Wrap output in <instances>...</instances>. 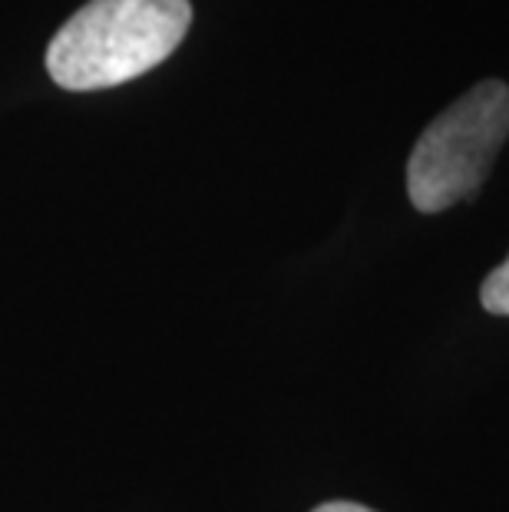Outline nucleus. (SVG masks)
Returning a JSON list of instances; mask_svg holds the SVG:
<instances>
[{
  "mask_svg": "<svg viewBox=\"0 0 509 512\" xmlns=\"http://www.w3.org/2000/svg\"><path fill=\"white\" fill-rule=\"evenodd\" d=\"M189 24V0H90L50 40L47 73L73 93L110 90L169 60Z\"/></svg>",
  "mask_w": 509,
  "mask_h": 512,
  "instance_id": "f257e3e1",
  "label": "nucleus"
},
{
  "mask_svg": "<svg viewBox=\"0 0 509 512\" xmlns=\"http://www.w3.org/2000/svg\"><path fill=\"white\" fill-rule=\"evenodd\" d=\"M509 139V86L483 80L420 133L407 159V195L420 215H437L480 192Z\"/></svg>",
  "mask_w": 509,
  "mask_h": 512,
  "instance_id": "f03ea898",
  "label": "nucleus"
},
{
  "mask_svg": "<svg viewBox=\"0 0 509 512\" xmlns=\"http://www.w3.org/2000/svg\"><path fill=\"white\" fill-rule=\"evenodd\" d=\"M480 304L490 314H496V318H509V255L480 285Z\"/></svg>",
  "mask_w": 509,
  "mask_h": 512,
  "instance_id": "7ed1b4c3",
  "label": "nucleus"
},
{
  "mask_svg": "<svg viewBox=\"0 0 509 512\" xmlns=\"http://www.w3.org/2000/svg\"><path fill=\"white\" fill-rule=\"evenodd\" d=\"M311 512H374V509L371 506H361V503H348V499H331V503L314 506Z\"/></svg>",
  "mask_w": 509,
  "mask_h": 512,
  "instance_id": "20e7f679",
  "label": "nucleus"
}]
</instances>
